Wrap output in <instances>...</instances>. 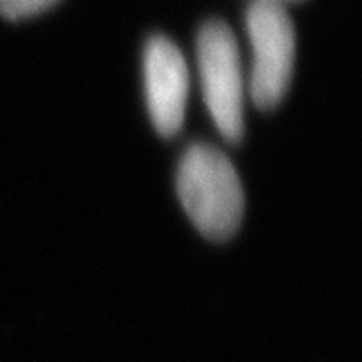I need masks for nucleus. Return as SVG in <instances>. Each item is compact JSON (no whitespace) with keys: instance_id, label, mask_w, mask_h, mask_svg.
I'll return each mask as SVG.
<instances>
[{"instance_id":"obj_1","label":"nucleus","mask_w":362,"mask_h":362,"mask_svg":"<svg viewBox=\"0 0 362 362\" xmlns=\"http://www.w3.org/2000/svg\"><path fill=\"white\" fill-rule=\"evenodd\" d=\"M177 195L194 226L223 242L244 218V189L232 161L207 143L192 145L177 168Z\"/></svg>"},{"instance_id":"obj_2","label":"nucleus","mask_w":362,"mask_h":362,"mask_svg":"<svg viewBox=\"0 0 362 362\" xmlns=\"http://www.w3.org/2000/svg\"><path fill=\"white\" fill-rule=\"evenodd\" d=\"M195 57L214 125L226 141H240L244 135V75L238 40L230 26L221 21H209L202 26Z\"/></svg>"},{"instance_id":"obj_3","label":"nucleus","mask_w":362,"mask_h":362,"mask_svg":"<svg viewBox=\"0 0 362 362\" xmlns=\"http://www.w3.org/2000/svg\"><path fill=\"white\" fill-rule=\"evenodd\" d=\"M246 30L252 45L250 93L254 105L268 111L284 99L296 57L294 25L284 4L254 0L246 13Z\"/></svg>"},{"instance_id":"obj_4","label":"nucleus","mask_w":362,"mask_h":362,"mask_svg":"<svg viewBox=\"0 0 362 362\" xmlns=\"http://www.w3.org/2000/svg\"><path fill=\"white\" fill-rule=\"evenodd\" d=\"M143 78L149 117L163 137H173L183 125L189 71L181 51L165 37L149 39L143 52Z\"/></svg>"},{"instance_id":"obj_5","label":"nucleus","mask_w":362,"mask_h":362,"mask_svg":"<svg viewBox=\"0 0 362 362\" xmlns=\"http://www.w3.org/2000/svg\"><path fill=\"white\" fill-rule=\"evenodd\" d=\"M54 2L57 0H0V14L4 18L18 21L47 11Z\"/></svg>"},{"instance_id":"obj_6","label":"nucleus","mask_w":362,"mask_h":362,"mask_svg":"<svg viewBox=\"0 0 362 362\" xmlns=\"http://www.w3.org/2000/svg\"><path fill=\"white\" fill-rule=\"evenodd\" d=\"M276 2H282V4H284V0H276Z\"/></svg>"}]
</instances>
